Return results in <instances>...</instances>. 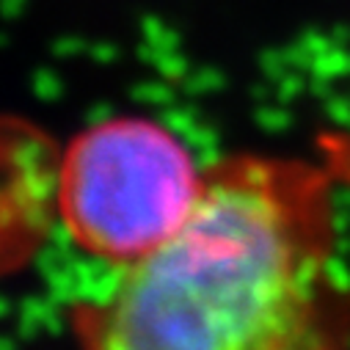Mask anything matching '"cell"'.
I'll return each instance as SVG.
<instances>
[{"mask_svg":"<svg viewBox=\"0 0 350 350\" xmlns=\"http://www.w3.org/2000/svg\"><path fill=\"white\" fill-rule=\"evenodd\" d=\"M204 180L207 165L171 127L119 113L66 141L53 168V213L80 254L122 271L180 229Z\"/></svg>","mask_w":350,"mask_h":350,"instance_id":"cell-2","label":"cell"},{"mask_svg":"<svg viewBox=\"0 0 350 350\" xmlns=\"http://www.w3.org/2000/svg\"><path fill=\"white\" fill-rule=\"evenodd\" d=\"M350 138L207 163L163 245L69 304L75 350H350Z\"/></svg>","mask_w":350,"mask_h":350,"instance_id":"cell-1","label":"cell"}]
</instances>
